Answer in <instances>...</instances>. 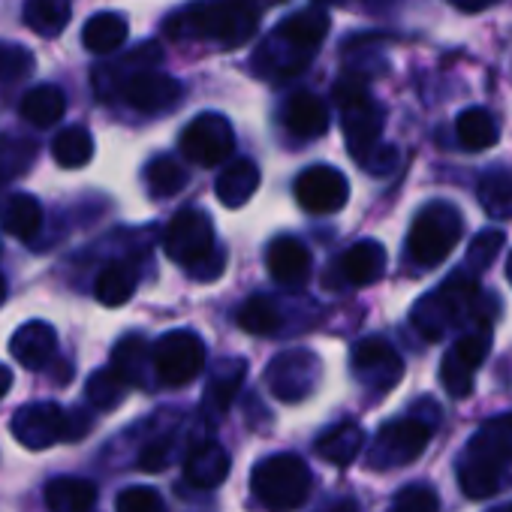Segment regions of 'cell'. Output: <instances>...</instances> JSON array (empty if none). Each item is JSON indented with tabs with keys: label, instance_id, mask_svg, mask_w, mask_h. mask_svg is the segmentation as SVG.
<instances>
[{
	"label": "cell",
	"instance_id": "6da1fadb",
	"mask_svg": "<svg viewBox=\"0 0 512 512\" xmlns=\"http://www.w3.org/2000/svg\"><path fill=\"white\" fill-rule=\"evenodd\" d=\"M329 28L332 19L323 7H308L296 16H287L269 34V40H263L260 49L253 52V73L266 82H287L299 76L320 52L323 40L329 37Z\"/></svg>",
	"mask_w": 512,
	"mask_h": 512
},
{
	"label": "cell",
	"instance_id": "7a4b0ae2",
	"mask_svg": "<svg viewBox=\"0 0 512 512\" xmlns=\"http://www.w3.org/2000/svg\"><path fill=\"white\" fill-rule=\"evenodd\" d=\"M256 28H260V16H253L241 0H193L166 19L163 34L178 43L238 49L256 34Z\"/></svg>",
	"mask_w": 512,
	"mask_h": 512
},
{
	"label": "cell",
	"instance_id": "3957f363",
	"mask_svg": "<svg viewBox=\"0 0 512 512\" xmlns=\"http://www.w3.org/2000/svg\"><path fill=\"white\" fill-rule=\"evenodd\" d=\"M479 299L482 293L476 278L467 272H455L437 290H431L416 302L410 323L425 341H440L452 326L479 314Z\"/></svg>",
	"mask_w": 512,
	"mask_h": 512
},
{
	"label": "cell",
	"instance_id": "277c9868",
	"mask_svg": "<svg viewBox=\"0 0 512 512\" xmlns=\"http://www.w3.org/2000/svg\"><path fill=\"white\" fill-rule=\"evenodd\" d=\"M311 485H314V479H311L308 464L293 452L263 458L250 473L253 497L260 500L269 512L302 509L305 500L311 497Z\"/></svg>",
	"mask_w": 512,
	"mask_h": 512
},
{
	"label": "cell",
	"instance_id": "5b68a950",
	"mask_svg": "<svg viewBox=\"0 0 512 512\" xmlns=\"http://www.w3.org/2000/svg\"><path fill=\"white\" fill-rule=\"evenodd\" d=\"M335 103L341 106L344 136L353 160L362 166L383 142V109L368 94V82L359 76H347L335 85Z\"/></svg>",
	"mask_w": 512,
	"mask_h": 512
},
{
	"label": "cell",
	"instance_id": "8992f818",
	"mask_svg": "<svg viewBox=\"0 0 512 512\" xmlns=\"http://www.w3.org/2000/svg\"><path fill=\"white\" fill-rule=\"evenodd\" d=\"M461 232H464V220L455 205L428 202L413 217V226L407 232V253L413 256V263L425 269L440 266L461 241Z\"/></svg>",
	"mask_w": 512,
	"mask_h": 512
},
{
	"label": "cell",
	"instance_id": "52a82bcc",
	"mask_svg": "<svg viewBox=\"0 0 512 512\" xmlns=\"http://www.w3.org/2000/svg\"><path fill=\"white\" fill-rule=\"evenodd\" d=\"M163 250L172 263L184 266L187 272L202 266L208 256L220 250L214 241L211 217L199 208H181L163 232Z\"/></svg>",
	"mask_w": 512,
	"mask_h": 512
},
{
	"label": "cell",
	"instance_id": "ba28073f",
	"mask_svg": "<svg viewBox=\"0 0 512 512\" xmlns=\"http://www.w3.org/2000/svg\"><path fill=\"white\" fill-rule=\"evenodd\" d=\"M151 362H154V374L163 386H172V389L187 386L205 368V344L196 332L175 329V332H166L154 344Z\"/></svg>",
	"mask_w": 512,
	"mask_h": 512
},
{
	"label": "cell",
	"instance_id": "9c48e42d",
	"mask_svg": "<svg viewBox=\"0 0 512 512\" xmlns=\"http://www.w3.org/2000/svg\"><path fill=\"white\" fill-rule=\"evenodd\" d=\"M428 440H431V422H425L419 416L395 419L377 431L371 452H368V464L374 470L407 467L410 461H416L425 452Z\"/></svg>",
	"mask_w": 512,
	"mask_h": 512
},
{
	"label": "cell",
	"instance_id": "30bf717a",
	"mask_svg": "<svg viewBox=\"0 0 512 512\" xmlns=\"http://www.w3.org/2000/svg\"><path fill=\"white\" fill-rule=\"evenodd\" d=\"M178 148L181 154L196 163V166H220L232 157L235 151V133H232V124L217 115V112H202L196 115L184 130H181V139H178Z\"/></svg>",
	"mask_w": 512,
	"mask_h": 512
},
{
	"label": "cell",
	"instance_id": "8fae6325",
	"mask_svg": "<svg viewBox=\"0 0 512 512\" xmlns=\"http://www.w3.org/2000/svg\"><path fill=\"white\" fill-rule=\"evenodd\" d=\"M488 350H491V332L488 329H476L470 335H461L446 350L443 365H440V380L452 398H467L473 392L476 368L485 362Z\"/></svg>",
	"mask_w": 512,
	"mask_h": 512
},
{
	"label": "cell",
	"instance_id": "7c38bea8",
	"mask_svg": "<svg viewBox=\"0 0 512 512\" xmlns=\"http://www.w3.org/2000/svg\"><path fill=\"white\" fill-rule=\"evenodd\" d=\"M350 365H353V374L356 380L365 386V389H374V392H392L398 386V380L404 377V362L398 356V350L383 341V338H362L356 347H353V356H350Z\"/></svg>",
	"mask_w": 512,
	"mask_h": 512
},
{
	"label": "cell",
	"instance_id": "4fadbf2b",
	"mask_svg": "<svg viewBox=\"0 0 512 512\" xmlns=\"http://www.w3.org/2000/svg\"><path fill=\"white\" fill-rule=\"evenodd\" d=\"M67 419L70 413L55 404V401H37V404H25L10 428H13V437L25 446V449H49L61 440H67Z\"/></svg>",
	"mask_w": 512,
	"mask_h": 512
},
{
	"label": "cell",
	"instance_id": "5bb4252c",
	"mask_svg": "<svg viewBox=\"0 0 512 512\" xmlns=\"http://www.w3.org/2000/svg\"><path fill=\"white\" fill-rule=\"evenodd\" d=\"M320 380V359L308 350H290L272 359L266 368V383L281 401H302L317 389Z\"/></svg>",
	"mask_w": 512,
	"mask_h": 512
},
{
	"label": "cell",
	"instance_id": "9a60e30c",
	"mask_svg": "<svg viewBox=\"0 0 512 512\" xmlns=\"http://www.w3.org/2000/svg\"><path fill=\"white\" fill-rule=\"evenodd\" d=\"M296 199L308 214H335L350 199V184L335 166H308L296 178Z\"/></svg>",
	"mask_w": 512,
	"mask_h": 512
},
{
	"label": "cell",
	"instance_id": "2e32d148",
	"mask_svg": "<svg viewBox=\"0 0 512 512\" xmlns=\"http://www.w3.org/2000/svg\"><path fill=\"white\" fill-rule=\"evenodd\" d=\"M121 100L136 112H166L181 100V82L160 70H142L127 79V85L121 88Z\"/></svg>",
	"mask_w": 512,
	"mask_h": 512
},
{
	"label": "cell",
	"instance_id": "e0dca14e",
	"mask_svg": "<svg viewBox=\"0 0 512 512\" xmlns=\"http://www.w3.org/2000/svg\"><path fill=\"white\" fill-rule=\"evenodd\" d=\"M269 272L281 287H302L311 272H314V260H311V250L293 238V235H278L269 244Z\"/></svg>",
	"mask_w": 512,
	"mask_h": 512
},
{
	"label": "cell",
	"instance_id": "ac0fdd59",
	"mask_svg": "<svg viewBox=\"0 0 512 512\" xmlns=\"http://www.w3.org/2000/svg\"><path fill=\"white\" fill-rule=\"evenodd\" d=\"M10 353L28 371L49 368V362L58 353V332L43 320H31V323L19 326L16 335L10 338Z\"/></svg>",
	"mask_w": 512,
	"mask_h": 512
},
{
	"label": "cell",
	"instance_id": "d6986e66",
	"mask_svg": "<svg viewBox=\"0 0 512 512\" xmlns=\"http://www.w3.org/2000/svg\"><path fill=\"white\" fill-rule=\"evenodd\" d=\"M160 61H163V49H160L157 43H142L139 49H133V52L124 55L121 61L109 64V67H100V70L94 73L97 97L109 100L112 94H121V88L127 85V79H133V76L142 73V70H154Z\"/></svg>",
	"mask_w": 512,
	"mask_h": 512
},
{
	"label": "cell",
	"instance_id": "ffe728a7",
	"mask_svg": "<svg viewBox=\"0 0 512 512\" xmlns=\"http://www.w3.org/2000/svg\"><path fill=\"white\" fill-rule=\"evenodd\" d=\"M467 455L509 470L512 467V413H500L488 419L485 425H479V431L473 434L467 446Z\"/></svg>",
	"mask_w": 512,
	"mask_h": 512
},
{
	"label": "cell",
	"instance_id": "44dd1931",
	"mask_svg": "<svg viewBox=\"0 0 512 512\" xmlns=\"http://www.w3.org/2000/svg\"><path fill=\"white\" fill-rule=\"evenodd\" d=\"M284 127L299 139H317L329 130V106L317 94H293L284 106Z\"/></svg>",
	"mask_w": 512,
	"mask_h": 512
},
{
	"label": "cell",
	"instance_id": "7402d4cb",
	"mask_svg": "<svg viewBox=\"0 0 512 512\" xmlns=\"http://www.w3.org/2000/svg\"><path fill=\"white\" fill-rule=\"evenodd\" d=\"M229 452L214 443V440H205L199 443L196 449L187 452V461H184V479L196 488H217L226 476H229Z\"/></svg>",
	"mask_w": 512,
	"mask_h": 512
},
{
	"label": "cell",
	"instance_id": "603a6c76",
	"mask_svg": "<svg viewBox=\"0 0 512 512\" xmlns=\"http://www.w3.org/2000/svg\"><path fill=\"white\" fill-rule=\"evenodd\" d=\"M386 272V250L380 241L374 238H365V241H356L341 260V275L347 284L353 287H368V284H377Z\"/></svg>",
	"mask_w": 512,
	"mask_h": 512
},
{
	"label": "cell",
	"instance_id": "cb8c5ba5",
	"mask_svg": "<svg viewBox=\"0 0 512 512\" xmlns=\"http://www.w3.org/2000/svg\"><path fill=\"white\" fill-rule=\"evenodd\" d=\"M256 190H260V166L247 157L226 163L214 181V193L226 208H241Z\"/></svg>",
	"mask_w": 512,
	"mask_h": 512
},
{
	"label": "cell",
	"instance_id": "d4e9b609",
	"mask_svg": "<svg viewBox=\"0 0 512 512\" xmlns=\"http://www.w3.org/2000/svg\"><path fill=\"white\" fill-rule=\"evenodd\" d=\"M0 226L19 241H31L43 229V205L31 193H10L0 202Z\"/></svg>",
	"mask_w": 512,
	"mask_h": 512
},
{
	"label": "cell",
	"instance_id": "484cf974",
	"mask_svg": "<svg viewBox=\"0 0 512 512\" xmlns=\"http://www.w3.org/2000/svg\"><path fill=\"white\" fill-rule=\"evenodd\" d=\"M458 482L470 500H485V497H494L497 491H503L512 482V473L497 464L464 455V461L458 467Z\"/></svg>",
	"mask_w": 512,
	"mask_h": 512
},
{
	"label": "cell",
	"instance_id": "4316f807",
	"mask_svg": "<svg viewBox=\"0 0 512 512\" xmlns=\"http://www.w3.org/2000/svg\"><path fill=\"white\" fill-rule=\"evenodd\" d=\"M97 503V485L79 476H58L46 485L49 512H91Z\"/></svg>",
	"mask_w": 512,
	"mask_h": 512
},
{
	"label": "cell",
	"instance_id": "83f0119b",
	"mask_svg": "<svg viewBox=\"0 0 512 512\" xmlns=\"http://www.w3.org/2000/svg\"><path fill=\"white\" fill-rule=\"evenodd\" d=\"M130 37V25L121 13H97L82 28V43L91 55H112Z\"/></svg>",
	"mask_w": 512,
	"mask_h": 512
},
{
	"label": "cell",
	"instance_id": "f1b7e54d",
	"mask_svg": "<svg viewBox=\"0 0 512 512\" xmlns=\"http://www.w3.org/2000/svg\"><path fill=\"white\" fill-rule=\"evenodd\" d=\"M244 377H247V362L244 359H229L214 371V377L208 380V389H205V401H202L205 413L211 419H217V416H223L229 410V404L235 401Z\"/></svg>",
	"mask_w": 512,
	"mask_h": 512
},
{
	"label": "cell",
	"instance_id": "f546056e",
	"mask_svg": "<svg viewBox=\"0 0 512 512\" xmlns=\"http://www.w3.org/2000/svg\"><path fill=\"white\" fill-rule=\"evenodd\" d=\"M70 16H73L70 0H25V7H22L25 28L46 40L61 37L64 28L70 25Z\"/></svg>",
	"mask_w": 512,
	"mask_h": 512
},
{
	"label": "cell",
	"instance_id": "4dcf8cb0",
	"mask_svg": "<svg viewBox=\"0 0 512 512\" xmlns=\"http://www.w3.org/2000/svg\"><path fill=\"white\" fill-rule=\"evenodd\" d=\"M139 287V269L127 260H118V263H109L97 284H94V293H97V302L106 305V308H121L133 299Z\"/></svg>",
	"mask_w": 512,
	"mask_h": 512
},
{
	"label": "cell",
	"instance_id": "1f68e13d",
	"mask_svg": "<svg viewBox=\"0 0 512 512\" xmlns=\"http://www.w3.org/2000/svg\"><path fill=\"white\" fill-rule=\"evenodd\" d=\"M365 446V431L356 425V422H341L329 431L320 434L317 440V455L335 467H347L356 461V455L362 452Z\"/></svg>",
	"mask_w": 512,
	"mask_h": 512
},
{
	"label": "cell",
	"instance_id": "d6a6232c",
	"mask_svg": "<svg viewBox=\"0 0 512 512\" xmlns=\"http://www.w3.org/2000/svg\"><path fill=\"white\" fill-rule=\"evenodd\" d=\"M19 112H22V118H25L28 124L46 130V127H55V124L64 118V112H67V97H64V91L55 88V85H40V88H31V91L22 97Z\"/></svg>",
	"mask_w": 512,
	"mask_h": 512
},
{
	"label": "cell",
	"instance_id": "836d02e7",
	"mask_svg": "<svg viewBox=\"0 0 512 512\" xmlns=\"http://www.w3.org/2000/svg\"><path fill=\"white\" fill-rule=\"evenodd\" d=\"M455 133H458V142L461 148L467 151H485V148H494L497 139H500V130H497V121L488 109H467L458 115L455 121Z\"/></svg>",
	"mask_w": 512,
	"mask_h": 512
},
{
	"label": "cell",
	"instance_id": "e575fe53",
	"mask_svg": "<svg viewBox=\"0 0 512 512\" xmlns=\"http://www.w3.org/2000/svg\"><path fill=\"white\" fill-rule=\"evenodd\" d=\"M52 157H55V163L64 166V169H82V166H88L91 157H94V136H91L85 127H79V124L64 127V130L52 139Z\"/></svg>",
	"mask_w": 512,
	"mask_h": 512
},
{
	"label": "cell",
	"instance_id": "d590c367",
	"mask_svg": "<svg viewBox=\"0 0 512 512\" xmlns=\"http://www.w3.org/2000/svg\"><path fill=\"white\" fill-rule=\"evenodd\" d=\"M479 205L491 220H512V172L494 169L476 187Z\"/></svg>",
	"mask_w": 512,
	"mask_h": 512
},
{
	"label": "cell",
	"instance_id": "8d00e7d4",
	"mask_svg": "<svg viewBox=\"0 0 512 512\" xmlns=\"http://www.w3.org/2000/svg\"><path fill=\"white\" fill-rule=\"evenodd\" d=\"M281 323H284V317H281L278 305L266 296H253L238 308V326L247 335H256V338L275 335L281 329Z\"/></svg>",
	"mask_w": 512,
	"mask_h": 512
},
{
	"label": "cell",
	"instance_id": "74e56055",
	"mask_svg": "<svg viewBox=\"0 0 512 512\" xmlns=\"http://www.w3.org/2000/svg\"><path fill=\"white\" fill-rule=\"evenodd\" d=\"M145 184L154 199H169L187 187V172L175 157H154L145 169Z\"/></svg>",
	"mask_w": 512,
	"mask_h": 512
},
{
	"label": "cell",
	"instance_id": "f35d334b",
	"mask_svg": "<svg viewBox=\"0 0 512 512\" xmlns=\"http://www.w3.org/2000/svg\"><path fill=\"white\" fill-rule=\"evenodd\" d=\"M109 368H115V374L130 386V383H142L145 380V368H148V344H145V338H139V335H127L118 347H115V353H112V365Z\"/></svg>",
	"mask_w": 512,
	"mask_h": 512
},
{
	"label": "cell",
	"instance_id": "ab89813d",
	"mask_svg": "<svg viewBox=\"0 0 512 512\" xmlns=\"http://www.w3.org/2000/svg\"><path fill=\"white\" fill-rule=\"evenodd\" d=\"M88 401L97 407V410H112L124 401L127 395V383L115 374V368H103V371H94L88 377V389H85Z\"/></svg>",
	"mask_w": 512,
	"mask_h": 512
},
{
	"label": "cell",
	"instance_id": "60d3db41",
	"mask_svg": "<svg viewBox=\"0 0 512 512\" xmlns=\"http://www.w3.org/2000/svg\"><path fill=\"white\" fill-rule=\"evenodd\" d=\"M503 232L500 229H485V232H479L473 241H470V247H467V260H464V272L467 275H479V272H485L491 263H494V256L500 253V247H503Z\"/></svg>",
	"mask_w": 512,
	"mask_h": 512
},
{
	"label": "cell",
	"instance_id": "b9f144b4",
	"mask_svg": "<svg viewBox=\"0 0 512 512\" xmlns=\"http://www.w3.org/2000/svg\"><path fill=\"white\" fill-rule=\"evenodd\" d=\"M34 52L19 46V43H4L0 40V82H22L34 73Z\"/></svg>",
	"mask_w": 512,
	"mask_h": 512
},
{
	"label": "cell",
	"instance_id": "7bdbcfd3",
	"mask_svg": "<svg viewBox=\"0 0 512 512\" xmlns=\"http://www.w3.org/2000/svg\"><path fill=\"white\" fill-rule=\"evenodd\" d=\"M34 160V142H10L0 139V187L10 181L13 175H22Z\"/></svg>",
	"mask_w": 512,
	"mask_h": 512
},
{
	"label": "cell",
	"instance_id": "ee69618b",
	"mask_svg": "<svg viewBox=\"0 0 512 512\" xmlns=\"http://www.w3.org/2000/svg\"><path fill=\"white\" fill-rule=\"evenodd\" d=\"M437 509H440L437 491L422 482L401 488L392 500V512H437Z\"/></svg>",
	"mask_w": 512,
	"mask_h": 512
},
{
	"label": "cell",
	"instance_id": "f6af8a7d",
	"mask_svg": "<svg viewBox=\"0 0 512 512\" xmlns=\"http://www.w3.org/2000/svg\"><path fill=\"white\" fill-rule=\"evenodd\" d=\"M115 512H166V503H163V497L154 488L133 485V488H124L118 494Z\"/></svg>",
	"mask_w": 512,
	"mask_h": 512
},
{
	"label": "cell",
	"instance_id": "bcb514c9",
	"mask_svg": "<svg viewBox=\"0 0 512 512\" xmlns=\"http://www.w3.org/2000/svg\"><path fill=\"white\" fill-rule=\"evenodd\" d=\"M371 175H377V178H383V175H392L395 172V166H398V148L395 145H380L365 163H362Z\"/></svg>",
	"mask_w": 512,
	"mask_h": 512
},
{
	"label": "cell",
	"instance_id": "7dc6e473",
	"mask_svg": "<svg viewBox=\"0 0 512 512\" xmlns=\"http://www.w3.org/2000/svg\"><path fill=\"white\" fill-rule=\"evenodd\" d=\"M169 464V443L166 440H154L142 449L139 455V467L148 470V473H160L163 467Z\"/></svg>",
	"mask_w": 512,
	"mask_h": 512
},
{
	"label": "cell",
	"instance_id": "c3c4849f",
	"mask_svg": "<svg viewBox=\"0 0 512 512\" xmlns=\"http://www.w3.org/2000/svg\"><path fill=\"white\" fill-rule=\"evenodd\" d=\"M223 266H226V250L220 247L214 256H208V260H205L202 266H196V269H193V272H187V275H190V278H196V281H205V284H208V281H217V278L223 275Z\"/></svg>",
	"mask_w": 512,
	"mask_h": 512
},
{
	"label": "cell",
	"instance_id": "681fc988",
	"mask_svg": "<svg viewBox=\"0 0 512 512\" xmlns=\"http://www.w3.org/2000/svg\"><path fill=\"white\" fill-rule=\"evenodd\" d=\"M241 4H244L253 16H263V13H269V10L287 4V0H241Z\"/></svg>",
	"mask_w": 512,
	"mask_h": 512
},
{
	"label": "cell",
	"instance_id": "f907efd6",
	"mask_svg": "<svg viewBox=\"0 0 512 512\" xmlns=\"http://www.w3.org/2000/svg\"><path fill=\"white\" fill-rule=\"evenodd\" d=\"M452 4H455L458 10H464V13H479V10H488V7H494L497 0H452Z\"/></svg>",
	"mask_w": 512,
	"mask_h": 512
},
{
	"label": "cell",
	"instance_id": "816d5d0a",
	"mask_svg": "<svg viewBox=\"0 0 512 512\" xmlns=\"http://www.w3.org/2000/svg\"><path fill=\"white\" fill-rule=\"evenodd\" d=\"M323 512H359V503L353 497H344V500H335L332 506H326Z\"/></svg>",
	"mask_w": 512,
	"mask_h": 512
},
{
	"label": "cell",
	"instance_id": "f5cc1de1",
	"mask_svg": "<svg viewBox=\"0 0 512 512\" xmlns=\"http://www.w3.org/2000/svg\"><path fill=\"white\" fill-rule=\"evenodd\" d=\"M13 386V371L7 365H0V398H4Z\"/></svg>",
	"mask_w": 512,
	"mask_h": 512
},
{
	"label": "cell",
	"instance_id": "db71d44e",
	"mask_svg": "<svg viewBox=\"0 0 512 512\" xmlns=\"http://www.w3.org/2000/svg\"><path fill=\"white\" fill-rule=\"evenodd\" d=\"M317 7H338V4H350V0H314Z\"/></svg>",
	"mask_w": 512,
	"mask_h": 512
},
{
	"label": "cell",
	"instance_id": "11a10c76",
	"mask_svg": "<svg viewBox=\"0 0 512 512\" xmlns=\"http://www.w3.org/2000/svg\"><path fill=\"white\" fill-rule=\"evenodd\" d=\"M4 299H7V281H4V275H0V305H4Z\"/></svg>",
	"mask_w": 512,
	"mask_h": 512
},
{
	"label": "cell",
	"instance_id": "9f6ffc18",
	"mask_svg": "<svg viewBox=\"0 0 512 512\" xmlns=\"http://www.w3.org/2000/svg\"><path fill=\"white\" fill-rule=\"evenodd\" d=\"M491 512H512V503H503V506H494Z\"/></svg>",
	"mask_w": 512,
	"mask_h": 512
},
{
	"label": "cell",
	"instance_id": "6f0895ef",
	"mask_svg": "<svg viewBox=\"0 0 512 512\" xmlns=\"http://www.w3.org/2000/svg\"><path fill=\"white\" fill-rule=\"evenodd\" d=\"M506 278H509V284H512V253H509V263H506Z\"/></svg>",
	"mask_w": 512,
	"mask_h": 512
}]
</instances>
